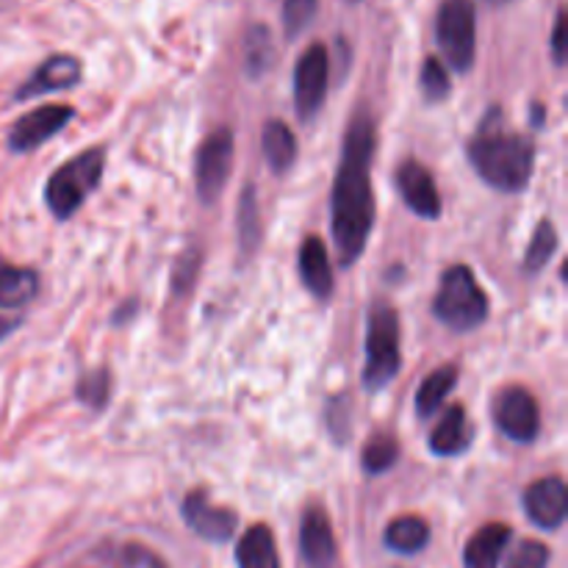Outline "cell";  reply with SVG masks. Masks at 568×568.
<instances>
[{
  "mask_svg": "<svg viewBox=\"0 0 568 568\" xmlns=\"http://www.w3.org/2000/svg\"><path fill=\"white\" fill-rule=\"evenodd\" d=\"M377 133L369 114H358L344 133L342 161L333 183V242L338 264L355 266L364 255L375 227V194H372V161H375Z\"/></svg>",
  "mask_w": 568,
  "mask_h": 568,
  "instance_id": "6da1fadb",
  "label": "cell"
},
{
  "mask_svg": "<svg viewBox=\"0 0 568 568\" xmlns=\"http://www.w3.org/2000/svg\"><path fill=\"white\" fill-rule=\"evenodd\" d=\"M469 164L491 189L519 194L530 186L536 170V144L525 133L480 128V133L469 142Z\"/></svg>",
  "mask_w": 568,
  "mask_h": 568,
  "instance_id": "7a4b0ae2",
  "label": "cell"
},
{
  "mask_svg": "<svg viewBox=\"0 0 568 568\" xmlns=\"http://www.w3.org/2000/svg\"><path fill=\"white\" fill-rule=\"evenodd\" d=\"M433 314L455 333H471L488 320V297L469 266L455 264L444 272Z\"/></svg>",
  "mask_w": 568,
  "mask_h": 568,
  "instance_id": "3957f363",
  "label": "cell"
},
{
  "mask_svg": "<svg viewBox=\"0 0 568 568\" xmlns=\"http://www.w3.org/2000/svg\"><path fill=\"white\" fill-rule=\"evenodd\" d=\"M105 170V150L92 148L87 153L75 155L67 164H61L59 170L50 175L48 186H44V203H48L50 214L59 222L70 220L83 203H87L89 194L98 189L100 178Z\"/></svg>",
  "mask_w": 568,
  "mask_h": 568,
  "instance_id": "277c9868",
  "label": "cell"
},
{
  "mask_svg": "<svg viewBox=\"0 0 568 568\" xmlns=\"http://www.w3.org/2000/svg\"><path fill=\"white\" fill-rule=\"evenodd\" d=\"M399 366H403V353H399V316L388 303H375L369 311V322H366V392H383L399 375Z\"/></svg>",
  "mask_w": 568,
  "mask_h": 568,
  "instance_id": "5b68a950",
  "label": "cell"
},
{
  "mask_svg": "<svg viewBox=\"0 0 568 568\" xmlns=\"http://www.w3.org/2000/svg\"><path fill=\"white\" fill-rule=\"evenodd\" d=\"M436 39L455 72H469L477 59L475 0H444L436 17Z\"/></svg>",
  "mask_w": 568,
  "mask_h": 568,
  "instance_id": "8992f818",
  "label": "cell"
},
{
  "mask_svg": "<svg viewBox=\"0 0 568 568\" xmlns=\"http://www.w3.org/2000/svg\"><path fill=\"white\" fill-rule=\"evenodd\" d=\"M331 59L325 44H311L294 67V109L300 120H314L327 98Z\"/></svg>",
  "mask_w": 568,
  "mask_h": 568,
  "instance_id": "52a82bcc",
  "label": "cell"
},
{
  "mask_svg": "<svg viewBox=\"0 0 568 568\" xmlns=\"http://www.w3.org/2000/svg\"><path fill=\"white\" fill-rule=\"evenodd\" d=\"M233 170V133L227 128L211 133L203 142L197 153V164H194V183H197V194L203 203H214L220 200L222 189H225L227 178Z\"/></svg>",
  "mask_w": 568,
  "mask_h": 568,
  "instance_id": "ba28073f",
  "label": "cell"
},
{
  "mask_svg": "<svg viewBox=\"0 0 568 568\" xmlns=\"http://www.w3.org/2000/svg\"><path fill=\"white\" fill-rule=\"evenodd\" d=\"M494 422L510 442L530 444L541 430V410H538L536 397L527 388L510 386L503 388L494 399Z\"/></svg>",
  "mask_w": 568,
  "mask_h": 568,
  "instance_id": "9c48e42d",
  "label": "cell"
},
{
  "mask_svg": "<svg viewBox=\"0 0 568 568\" xmlns=\"http://www.w3.org/2000/svg\"><path fill=\"white\" fill-rule=\"evenodd\" d=\"M72 120H75L72 105H39V109L28 111L11 125L9 150L11 153H28V150L39 148L48 139H53L55 133L64 131Z\"/></svg>",
  "mask_w": 568,
  "mask_h": 568,
  "instance_id": "30bf717a",
  "label": "cell"
},
{
  "mask_svg": "<svg viewBox=\"0 0 568 568\" xmlns=\"http://www.w3.org/2000/svg\"><path fill=\"white\" fill-rule=\"evenodd\" d=\"M181 514L183 521L192 532H197L200 538L211 544H225L236 536V525H239V516L233 510L220 508L209 499L205 491H192L186 494L181 505Z\"/></svg>",
  "mask_w": 568,
  "mask_h": 568,
  "instance_id": "8fae6325",
  "label": "cell"
},
{
  "mask_svg": "<svg viewBox=\"0 0 568 568\" xmlns=\"http://www.w3.org/2000/svg\"><path fill=\"white\" fill-rule=\"evenodd\" d=\"M397 189L403 194L405 205L414 214H419L422 220H438L442 216V194H438L436 181H433L430 170L425 164L414 159L405 161L397 170Z\"/></svg>",
  "mask_w": 568,
  "mask_h": 568,
  "instance_id": "7c38bea8",
  "label": "cell"
},
{
  "mask_svg": "<svg viewBox=\"0 0 568 568\" xmlns=\"http://www.w3.org/2000/svg\"><path fill=\"white\" fill-rule=\"evenodd\" d=\"M525 510L541 530H560L568 516V491L560 477H544L525 491Z\"/></svg>",
  "mask_w": 568,
  "mask_h": 568,
  "instance_id": "4fadbf2b",
  "label": "cell"
},
{
  "mask_svg": "<svg viewBox=\"0 0 568 568\" xmlns=\"http://www.w3.org/2000/svg\"><path fill=\"white\" fill-rule=\"evenodd\" d=\"M83 75V67L75 55H50L44 59L37 70L31 72L26 83L17 89L14 98L17 100H31L39 98V94H48V92H64V89H72Z\"/></svg>",
  "mask_w": 568,
  "mask_h": 568,
  "instance_id": "5bb4252c",
  "label": "cell"
},
{
  "mask_svg": "<svg viewBox=\"0 0 568 568\" xmlns=\"http://www.w3.org/2000/svg\"><path fill=\"white\" fill-rule=\"evenodd\" d=\"M300 555L308 568H331L336 564V536L331 516L322 508H308L300 521Z\"/></svg>",
  "mask_w": 568,
  "mask_h": 568,
  "instance_id": "9a60e30c",
  "label": "cell"
},
{
  "mask_svg": "<svg viewBox=\"0 0 568 568\" xmlns=\"http://www.w3.org/2000/svg\"><path fill=\"white\" fill-rule=\"evenodd\" d=\"M297 270L303 286L314 294L316 300H327L333 294V266L327 258L325 242L316 236H308L300 244Z\"/></svg>",
  "mask_w": 568,
  "mask_h": 568,
  "instance_id": "2e32d148",
  "label": "cell"
},
{
  "mask_svg": "<svg viewBox=\"0 0 568 568\" xmlns=\"http://www.w3.org/2000/svg\"><path fill=\"white\" fill-rule=\"evenodd\" d=\"M471 425L464 405H453L430 433V453L438 458H458L469 449Z\"/></svg>",
  "mask_w": 568,
  "mask_h": 568,
  "instance_id": "e0dca14e",
  "label": "cell"
},
{
  "mask_svg": "<svg viewBox=\"0 0 568 568\" xmlns=\"http://www.w3.org/2000/svg\"><path fill=\"white\" fill-rule=\"evenodd\" d=\"M39 275L28 266H14L0 258V311H20L37 297Z\"/></svg>",
  "mask_w": 568,
  "mask_h": 568,
  "instance_id": "ac0fdd59",
  "label": "cell"
},
{
  "mask_svg": "<svg viewBox=\"0 0 568 568\" xmlns=\"http://www.w3.org/2000/svg\"><path fill=\"white\" fill-rule=\"evenodd\" d=\"M508 541V525H486L483 530H477L464 549L466 568H499V560H503Z\"/></svg>",
  "mask_w": 568,
  "mask_h": 568,
  "instance_id": "d6986e66",
  "label": "cell"
},
{
  "mask_svg": "<svg viewBox=\"0 0 568 568\" xmlns=\"http://www.w3.org/2000/svg\"><path fill=\"white\" fill-rule=\"evenodd\" d=\"M236 564L239 568H281V558H277V547L270 527L253 525L239 538Z\"/></svg>",
  "mask_w": 568,
  "mask_h": 568,
  "instance_id": "ffe728a7",
  "label": "cell"
},
{
  "mask_svg": "<svg viewBox=\"0 0 568 568\" xmlns=\"http://www.w3.org/2000/svg\"><path fill=\"white\" fill-rule=\"evenodd\" d=\"M261 144H264L266 164L272 166V172L283 175V172L292 170V164L297 161V139H294L292 128L281 120H270L261 133Z\"/></svg>",
  "mask_w": 568,
  "mask_h": 568,
  "instance_id": "44dd1931",
  "label": "cell"
},
{
  "mask_svg": "<svg viewBox=\"0 0 568 568\" xmlns=\"http://www.w3.org/2000/svg\"><path fill=\"white\" fill-rule=\"evenodd\" d=\"M386 547L397 555H416L430 544V527L419 516H399L386 527Z\"/></svg>",
  "mask_w": 568,
  "mask_h": 568,
  "instance_id": "7402d4cb",
  "label": "cell"
},
{
  "mask_svg": "<svg viewBox=\"0 0 568 568\" xmlns=\"http://www.w3.org/2000/svg\"><path fill=\"white\" fill-rule=\"evenodd\" d=\"M455 383H458L455 366H442V369H436L425 383H422L419 392H416V414H419V419H430V416L442 408L444 399H447L449 392L455 388Z\"/></svg>",
  "mask_w": 568,
  "mask_h": 568,
  "instance_id": "603a6c76",
  "label": "cell"
},
{
  "mask_svg": "<svg viewBox=\"0 0 568 568\" xmlns=\"http://www.w3.org/2000/svg\"><path fill=\"white\" fill-rule=\"evenodd\" d=\"M558 231H555V225L549 220H544L541 225L536 227V233H532L530 239V247H527L525 253V270L530 272V275H536V272H541L544 266L552 261V255L558 253Z\"/></svg>",
  "mask_w": 568,
  "mask_h": 568,
  "instance_id": "cb8c5ba5",
  "label": "cell"
},
{
  "mask_svg": "<svg viewBox=\"0 0 568 568\" xmlns=\"http://www.w3.org/2000/svg\"><path fill=\"white\" fill-rule=\"evenodd\" d=\"M272 55H275V44H272L270 28L255 26L250 28L247 44H244V61H247V72L253 78H261L272 64Z\"/></svg>",
  "mask_w": 568,
  "mask_h": 568,
  "instance_id": "d4e9b609",
  "label": "cell"
},
{
  "mask_svg": "<svg viewBox=\"0 0 568 568\" xmlns=\"http://www.w3.org/2000/svg\"><path fill=\"white\" fill-rule=\"evenodd\" d=\"M399 458V444L397 438L392 436H375L364 447V455H361V464H364L366 475H386Z\"/></svg>",
  "mask_w": 568,
  "mask_h": 568,
  "instance_id": "484cf974",
  "label": "cell"
},
{
  "mask_svg": "<svg viewBox=\"0 0 568 568\" xmlns=\"http://www.w3.org/2000/svg\"><path fill=\"white\" fill-rule=\"evenodd\" d=\"M75 397H78V403H83L87 408L103 410L105 405H109V397H111L109 372L94 369V372H87V375H81V381H78V386H75Z\"/></svg>",
  "mask_w": 568,
  "mask_h": 568,
  "instance_id": "4316f807",
  "label": "cell"
},
{
  "mask_svg": "<svg viewBox=\"0 0 568 568\" xmlns=\"http://www.w3.org/2000/svg\"><path fill=\"white\" fill-rule=\"evenodd\" d=\"M320 0H283V31L288 39H297L316 17Z\"/></svg>",
  "mask_w": 568,
  "mask_h": 568,
  "instance_id": "83f0119b",
  "label": "cell"
},
{
  "mask_svg": "<svg viewBox=\"0 0 568 568\" xmlns=\"http://www.w3.org/2000/svg\"><path fill=\"white\" fill-rule=\"evenodd\" d=\"M449 89L453 87H449L447 67H444L436 55H430V59L425 61V67H422V92H425V98L430 100V103H442L449 94Z\"/></svg>",
  "mask_w": 568,
  "mask_h": 568,
  "instance_id": "f1b7e54d",
  "label": "cell"
},
{
  "mask_svg": "<svg viewBox=\"0 0 568 568\" xmlns=\"http://www.w3.org/2000/svg\"><path fill=\"white\" fill-rule=\"evenodd\" d=\"M239 239L242 247L250 250L258 242V205H255L253 189H244L242 203H239Z\"/></svg>",
  "mask_w": 568,
  "mask_h": 568,
  "instance_id": "f546056e",
  "label": "cell"
},
{
  "mask_svg": "<svg viewBox=\"0 0 568 568\" xmlns=\"http://www.w3.org/2000/svg\"><path fill=\"white\" fill-rule=\"evenodd\" d=\"M549 549L541 541H525L508 560V568H547Z\"/></svg>",
  "mask_w": 568,
  "mask_h": 568,
  "instance_id": "4dcf8cb0",
  "label": "cell"
},
{
  "mask_svg": "<svg viewBox=\"0 0 568 568\" xmlns=\"http://www.w3.org/2000/svg\"><path fill=\"white\" fill-rule=\"evenodd\" d=\"M552 59H555V64H558V67L566 64V11L564 9H560L558 17H555Z\"/></svg>",
  "mask_w": 568,
  "mask_h": 568,
  "instance_id": "1f68e13d",
  "label": "cell"
},
{
  "mask_svg": "<svg viewBox=\"0 0 568 568\" xmlns=\"http://www.w3.org/2000/svg\"><path fill=\"white\" fill-rule=\"evenodd\" d=\"M131 552L136 555V560H139V564H142L144 568H170V566L164 564V560L155 558L153 552H144V549H131Z\"/></svg>",
  "mask_w": 568,
  "mask_h": 568,
  "instance_id": "d6a6232c",
  "label": "cell"
},
{
  "mask_svg": "<svg viewBox=\"0 0 568 568\" xmlns=\"http://www.w3.org/2000/svg\"><path fill=\"white\" fill-rule=\"evenodd\" d=\"M14 325H17V322H3V320H0V338L9 336V333L14 331Z\"/></svg>",
  "mask_w": 568,
  "mask_h": 568,
  "instance_id": "836d02e7",
  "label": "cell"
},
{
  "mask_svg": "<svg viewBox=\"0 0 568 568\" xmlns=\"http://www.w3.org/2000/svg\"><path fill=\"white\" fill-rule=\"evenodd\" d=\"M488 6H508V3H514V0H486Z\"/></svg>",
  "mask_w": 568,
  "mask_h": 568,
  "instance_id": "e575fe53",
  "label": "cell"
},
{
  "mask_svg": "<svg viewBox=\"0 0 568 568\" xmlns=\"http://www.w3.org/2000/svg\"><path fill=\"white\" fill-rule=\"evenodd\" d=\"M344 3H361V0H344Z\"/></svg>",
  "mask_w": 568,
  "mask_h": 568,
  "instance_id": "d590c367",
  "label": "cell"
}]
</instances>
